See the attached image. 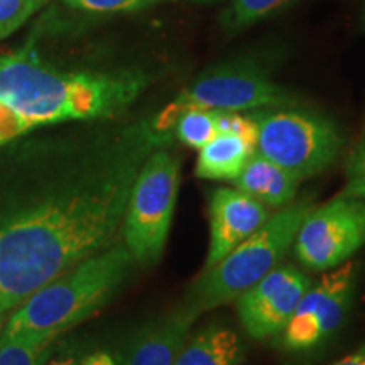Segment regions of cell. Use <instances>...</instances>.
I'll return each instance as SVG.
<instances>
[{
    "label": "cell",
    "mask_w": 365,
    "mask_h": 365,
    "mask_svg": "<svg viewBox=\"0 0 365 365\" xmlns=\"http://www.w3.org/2000/svg\"><path fill=\"white\" fill-rule=\"evenodd\" d=\"M161 143L150 127L61 170L0 182V313L59 274L117 244L145 158Z\"/></svg>",
    "instance_id": "obj_1"
},
{
    "label": "cell",
    "mask_w": 365,
    "mask_h": 365,
    "mask_svg": "<svg viewBox=\"0 0 365 365\" xmlns=\"http://www.w3.org/2000/svg\"><path fill=\"white\" fill-rule=\"evenodd\" d=\"M137 73L63 71L31 49L0 56V102L31 127L112 117L143 91Z\"/></svg>",
    "instance_id": "obj_2"
},
{
    "label": "cell",
    "mask_w": 365,
    "mask_h": 365,
    "mask_svg": "<svg viewBox=\"0 0 365 365\" xmlns=\"http://www.w3.org/2000/svg\"><path fill=\"white\" fill-rule=\"evenodd\" d=\"M134 264L124 242L90 255L14 308L0 336L54 341L107 304L129 277Z\"/></svg>",
    "instance_id": "obj_3"
},
{
    "label": "cell",
    "mask_w": 365,
    "mask_h": 365,
    "mask_svg": "<svg viewBox=\"0 0 365 365\" xmlns=\"http://www.w3.org/2000/svg\"><path fill=\"white\" fill-rule=\"evenodd\" d=\"M313 208L312 200H301L276 210L261 228L230 250L220 262L205 269L191 286L186 303L203 314L235 301L279 266L287 250L293 249L301 223Z\"/></svg>",
    "instance_id": "obj_4"
},
{
    "label": "cell",
    "mask_w": 365,
    "mask_h": 365,
    "mask_svg": "<svg viewBox=\"0 0 365 365\" xmlns=\"http://www.w3.org/2000/svg\"><path fill=\"white\" fill-rule=\"evenodd\" d=\"M180 168L176 154L154 149L137 173L120 232L135 264L153 266L161 259L175 215Z\"/></svg>",
    "instance_id": "obj_5"
},
{
    "label": "cell",
    "mask_w": 365,
    "mask_h": 365,
    "mask_svg": "<svg viewBox=\"0 0 365 365\" xmlns=\"http://www.w3.org/2000/svg\"><path fill=\"white\" fill-rule=\"evenodd\" d=\"M250 115L257 124V153L301 181L325 171L340 156L344 137L327 117L279 107Z\"/></svg>",
    "instance_id": "obj_6"
},
{
    "label": "cell",
    "mask_w": 365,
    "mask_h": 365,
    "mask_svg": "<svg viewBox=\"0 0 365 365\" xmlns=\"http://www.w3.org/2000/svg\"><path fill=\"white\" fill-rule=\"evenodd\" d=\"M293 102L286 90L267 78L259 68L228 65L205 71L181 91L150 124L159 139L170 134L181 112L207 108L217 112H247L276 108Z\"/></svg>",
    "instance_id": "obj_7"
},
{
    "label": "cell",
    "mask_w": 365,
    "mask_h": 365,
    "mask_svg": "<svg viewBox=\"0 0 365 365\" xmlns=\"http://www.w3.org/2000/svg\"><path fill=\"white\" fill-rule=\"evenodd\" d=\"M365 245V200L336 195L301 223L293 250L312 271H330Z\"/></svg>",
    "instance_id": "obj_8"
},
{
    "label": "cell",
    "mask_w": 365,
    "mask_h": 365,
    "mask_svg": "<svg viewBox=\"0 0 365 365\" xmlns=\"http://www.w3.org/2000/svg\"><path fill=\"white\" fill-rule=\"evenodd\" d=\"M359 269L355 261H346L308 287L289 323L279 333L282 349L291 352L312 350L339 330L352 304Z\"/></svg>",
    "instance_id": "obj_9"
},
{
    "label": "cell",
    "mask_w": 365,
    "mask_h": 365,
    "mask_svg": "<svg viewBox=\"0 0 365 365\" xmlns=\"http://www.w3.org/2000/svg\"><path fill=\"white\" fill-rule=\"evenodd\" d=\"M312 284L301 269L279 264L235 299L242 328L255 340L279 335Z\"/></svg>",
    "instance_id": "obj_10"
},
{
    "label": "cell",
    "mask_w": 365,
    "mask_h": 365,
    "mask_svg": "<svg viewBox=\"0 0 365 365\" xmlns=\"http://www.w3.org/2000/svg\"><path fill=\"white\" fill-rule=\"evenodd\" d=\"M208 215L210 247L205 269L220 262L230 250L261 228L271 217V210L240 190L223 186L210 196Z\"/></svg>",
    "instance_id": "obj_11"
},
{
    "label": "cell",
    "mask_w": 365,
    "mask_h": 365,
    "mask_svg": "<svg viewBox=\"0 0 365 365\" xmlns=\"http://www.w3.org/2000/svg\"><path fill=\"white\" fill-rule=\"evenodd\" d=\"M198 318L200 313L182 301L175 312L145 328L118 365H173Z\"/></svg>",
    "instance_id": "obj_12"
},
{
    "label": "cell",
    "mask_w": 365,
    "mask_h": 365,
    "mask_svg": "<svg viewBox=\"0 0 365 365\" xmlns=\"http://www.w3.org/2000/svg\"><path fill=\"white\" fill-rule=\"evenodd\" d=\"M301 180L255 150L234 181L235 188L257 200L269 210H279L294 202Z\"/></svg>",
    "instance_id": "obj_13"
},
{
    "label": "cell",
    "mask_w": 365,
    "mask_h": 365,
    "mask_svg": "<svg viewBox=\"0 0 365 365\" xmlns=\"http://www.w3.org/2000/svg\"><path fill=\"white\" fill-rule=\"evenodd\" d=\"M255 150V145L242 137L222 132L200 149L195 173L202 180L234 182Z\"/></svg>",
    "instance_id": "obj_14"
},
{
    "label": "cell",
    "mask_w": 365,
    "mask_h": 365,
    "mask_svg": "<svg viewBox=\"0 0 365 365\" xmlns=\"http://www.w3.org/2000/svg\"><path fill=\"white\" fill-rule=\"evenodd\" d=\"M244 346L227 327L213 325L188 336L173 365H240Z\"/></svg>",
    "instance_id": "obj_15"
},
{
    "label": "cell",
    "mask_w": 365,
    "mask_h": 365,
    "mask_svg": "<svg viewBox=\"0 0 365 365\" xmlns=\"http://www.w3.org/2000/svg\"><path fill=\"white\" fill-rule=\"evenodd\" d=\"M218 115H220V112L217 110L188 108V110L180 113L171 132H175L176 139L181 140L182 144L200 150L220 134Z\"/></svg>",
    "instance_id": "obj_16"
},
{
    "label": "cell",
    "mask_w": 365,
    "mask_h": 365,
    "mask_svg": "<svg viewBox=\"0 0 365 365\" xmlns=\"http://www.w3.org/2000/svg\"><path fill=\"white\" fill-rule=\"evenodd\" d=\"M291 2L293 0H232L222 16V26L227 31L235 33L242 27H247L281 11Z\"/></svg>",
    "instance_id": "obj_17"
},
{
    "label": "cell",
    "mask_w": 365,
    "mask_h": 365,
    "mask_svg": "<svg viewBox=\"0 0 365 365\" xmlns=\"http://www.w3.org/2000/svg\"><path fill=\"white\" fill-rule=\"evenodd\" d=\"M54 341H39L21 336H0V365H44L51 357Z\"/></svg>",
    "instance_id": "obj_18"
},
{
    "label": "cell",
    "mask_w": 365,
    "mask_h": 365,
    "mask_svg": "<svg viewBox=\"0 0 365 365\" xmlns=\"http://www.w3.org/2000/svg\"><path fill=\"white\" fill-rule=\"evenodd\" d=\"M46 0H0V39L11 36Z\"/></svg>",
    "instance_id": "obj_19"
},
{
    "label": "cell",
    "mask_w": 365,
    "mask_h": 365,
    "mask_svg": "<svg viewBox=\"0 0 365 365\" xmlns=\"http://www.w3.org/2000/svg\"><path fill=\"white\" fill-rule=\"evenodd\" d=\"M345 180L340 195L365 200V135H362L346 159Z\"/></svg>",
    "instance_id": "obj_20"
},
{
    "label": "cell",
    "mask_w": 365,
    "mask_h": 365,
    "mask_svg": "<svg viewBox=\"0 0 365 365\" xmlns=\"http://www.w3.org/2000/svg\"><path fill=\"white\" fill-rule=\"evenodd\" d=\"M218 127H220V134L228 132V134L239 135L257 149V124L250 113L249 115H240L237 112H220Z\"/></svg>",
    "instance_id": "obj_21"
},
{
    "label": "cell",
    "mask_w": 365,
    "mask_h": 365,
    "mask_svg": "<svg viewBox=\"0 0 365 365\" xmlns=\"http://www.w3.org/2000/svg\"><path fill=\"white\" fill-rule=\"evenodd\" d=\"M66 6L86 12L134 11L148 4V0H63Z\"/></svg>",
    "instance_id": "obj_22"
},
{
    "label": "cell",
    "mask_w": 365,
    "mask_h": 365,
    "mask_svg": "<svg viewBox=\"0 0 365 365\" xmlns=\"http://www.w3.org/2000/svg\"><path fill=\"white\" fill-rule=\"evenodd\" d=\"M29 129L33 127L27 124L24 118L17 115L6 103L0 102V145L7 144L9 140L16 139Z\"/></svg>",
    "instance_id": "obj_23"
},
{
    "label": "cell",
    "mask_w": 365,
    "mask_h": 365,
    "mask_svg": "<svg viewBox=\"0 0 365 365\" xmlns=\"http://www.w3.org/2000/svg\"><path fill=\"white\" fill-rule=\"evenodd\" d=\"M44 365H118L115 355L97 350V352L85 355H61V357H49Z\"/></svg>",
    "instance_id": "obj_24"
},
{
    "label": "cell",
    "mask_w": 365,
    "mask_h": 365,
    "mask_svg": "<svg viewBox=\"0 0 365 365\" xmlns=\"http://www.w3.org/2000/svg\"><path fill=\"white\" fill-rule=\"evenodd\" d=\"M331 365H365V344L360 345L357 350L349 354L346 357L336 360Z\"/></svg>",
    "instance_id": "obj_25"
},
{
    "label": "cell",
    "mask_w": 365,
    "mask_h": 365,
    "mask_svg": "<svg viewBox=\"0 0 365 365\" xmlns=\"http://www.w3.org/2000/svg\"><path fill=\"white\" fill-rule=\"evenodd\" d=\"M6 318H7L6 313H0V333H2V328H4V323H6Z\"/></svg>",
    "instance_id": "obj_26"
},
{
    "label": "cell",
    "mask_w": 365,
    "mask_h": 365,
    "mask_svg": "<svg viewBox=\"0 0 365 365\" xmlns=\"http://www.w3.org/2000/svg\"><path fill=\"white\" fill-rule=\"evenodd\" d=\"M193 2H202V4H212V2H217V0H193Z\"/></svg>",
    "instance_id": "obj_27"
}]
</instances>
